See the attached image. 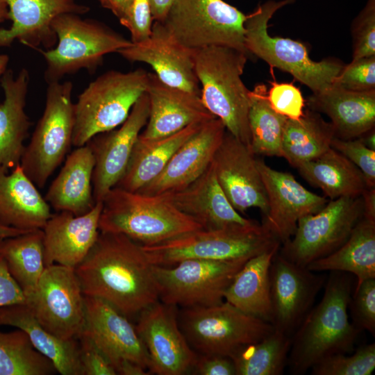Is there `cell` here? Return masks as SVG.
<instances>
[{"instance_id":"1","label":"cell","mask_w":375,"mask_h":375,"mask_svg":"<svg viewBox=\"0 0 375 375\" xmlns=\"http://www.w3.org/2000/svg\"><path fill=\"white\" fill-rule=\"evenodd\" d=\"M153 266L140 244L100 232L74 270L85 296L101 299L128 317L159 301Z\"/></svg>"},{"instance_id":"2","label":"cell","mask_w":375,"mask_h":375,"mask_svg":"<svg viewBox=\"0 0 375 375\" xmlns=\"http://www.w3.org/2000/svg\"><path fill=\"white\" fill-rule=\"evenodd\" d=\"M330 272L322 299L292 336L287 367L293 375L306 373L327 356L351 352L360 333L348 314L353 285L351 274Z\"/></svg>"},{"instance_id":"3","label":"cell","mask_w":375,"mask_h":375,"mask_svg":"<svg viewBox=\"0 0 375 375\" xmlns=\"http://www.w3.org/2000/svg\"><path fill=\"white\" fill-rule=\"evenodd\" d=\"M202 228L166 194H145L114 187L102 201L100 232L123 234L142 246L160 244Z\"/></svg>"},{"instance_id":"4","label":"cell","mask_w":375,"mask_h":375,"mask_svg":"<svg viewBox=\"0 0 375 375\" xmlns=\"http://www.w3.org/2000/svg\"><path fill=\"white\" fill-rule=\"evenodd\" d=\"M248 58L231 47H208L197 50L194 70L205 107L228 132L250 147V90L242 79Z\"/></svg>"},{"instance_id":"5","label":"cell","mask_w":375,"mask_h":375,"mask_svg":"<svg viewBox=\"0 0 375 375\" xmlns=\"http://www.w3.org/2000/svg\"><path fill=\"white\" fill-rule=\"evenodd\" d=\"M294 1L269 0L247 15L245 47L250 55L263 60L271 67L289 73L309 88L312 93H319L332 85L344 65L329 58L314 61L303 44L290 38L273 37L268 33V22L274 13Z\"/></svg>"},{"instance_id":"6","label":"cell","mask_w":375,"mask_h":375,"mask_svg":"<svg viewBox=\"0 0 375 375\" xmlns=\"http://www.w3.org/2000/svg\"><path fill=\"white\" fill-rule=\"evenodd\" d=\"M52 28L57 38L55 47L35 49L45 61L44 78L47 84L81 69L92 74L102 65L106 55L132 44L105 24L75 13L59 15L53 21Z\"/></svg>"},{"instance_id":"7","label":"cell","mask_w":375,"mask_h":375,"mask_svg":"<svg viewBox=\"0 0 375 375\" xmlns=\"http://www.w3.org/2000/svg\"><path fill=\"white\" fill-rule=\"evenodd\" d=\"M148 73L109 70L91 81L74 103L72 145L86 144L94 136L120 126L146 92Z\"/></svg>"},{"instance_id":"8","label":"cell","mask_w":375,"mask_h":375,"mask_svg":"<svg viewBox=\"0 0 375 375\" xmlns=\"http://www.w3.org/2000/svg\"><path fill=\"white\" fill-rule=\"evenodd\" d=\"M263 224L217 230L200 229L166 242L142 246L153 265L169 267L187 259L250 258L280 246Z\"/></svg>"},{"instance_id":"9","label":"cell","mask_w":375,"mask_h":375,"mask_svg":"<svg viewBox=\"0 0 375 375\" xmlns=\"http://www.w3.org/2000/svg\"><path fill=\"white\" fill-rule=\"evenodd\" d=\"M178 319L189 344L201 355L231 358L242 347L261 340L274 330L271 323L247 314L226 301L183 308Z\"/></svg>"},{"instance_id":"10","label":"cell","mask_w":375,"mask_h":375,"mask_svg":"<svg viewBox=\"0 0 375 375\" xmlns=\"http://www.w3.org/2000/svg\"><path fill=\"white\" fill-rule=\"evenodd\" d=\"M73 84L48 83L45 106L20 161V165L38 188L65 160L72 145L74 128Z\"/></svg>"},{"instance_id":"11","label":"cell","mask_w":375,"mask_h":375,"mask_svg":"<svg viewBox=\"0 0 375 375\" xmlns=\"http://www.w3.org/2000/svg\"><path fill=\"white\" fill-rule=\"evenodd\" d=\"M247 15L224 0H173L162 23L185 47H228L249 56L244 42Z\"/></svg>"},{"instance_id":"12","label":"cell","mask_w":375,"mask_h":375,"mask_svg":"<svg viewBox=\"0 0 375 375\" xmlns=\"http://www.w3.org/2000/svg\"><path fill=\"white\" fill-rule=\"evenodd\" d=\"M249 259H187L169 267L153 265L159 300L183 308L220 303Z\"/></svg>"},{"instance_id":"13","label":"cell","mask_w":375,"mask_h":375,"mask_svg":"<svg viewBox=\"0 0 375 375\" xmlns=\"http://www.w3.org/2000/svg\"><path fill=\"white\" fill-rule=\"evenodd\" d=\"M362 196L331 200L320 210L301 218L293 236L278 253L299 265L308 264L338 249L363 217Z\"/></svg>"},{"instance_id":"14","label":"cell","mask_w":375,"mask_h":375,"mask_svg":"<svg viewBox=\"0 0 375 375\" xmlns=\"http://www.w3.org/2000/svg\"><path fill=\"white\" fill-rule=\"evenodd\" d=\"M26 304L39 323L56 337L77 339L85 323V295L73 268L46 266Z\"/></svg>"},{"instance_id":"15","label":"cell","mask_w":375,"mask_h":375,"mask_svg":"<svg viewBox=\"0 0 375 375\" xmlns=\"http://www.w3.org/2000/svg\"><path fill=\"white\" fill-rule=\"evenodd\" d=\"M326 276L294 263L278 251L269 268L271 324L292 337L324 286Z\"/></svg>"},{"instance_id":"16","label":"cell","mask_w":375,"mask_h":375,"mask_svg":"<svg viewBox=\"0 0 375 375\" xmlns=\"http://www.w3.org/2000/svg\"><path fill=\"white\" fill-rule=\"evenodd\" d=\"M136 331L158 375H182L193 368L198 355L180 327L176 306L156 301L139 314Z\"/></svg>"},{"instance_id":"17","label":"cell","mask_w":375,"mask_h":375,"mask_svg":"<svg viewBox=\"0 0 375 375\" xmlns=\"http://www.w3.org/2000/svg\"><path fill=\"white\" fill-rule=\"evenodd\" d=\"M149 114V103L145 92L118 128L99 133L87 143L95 160L92 175L95 203L102 202L124 175L138 136L147 124Z\"/></svg>"},{"instance_id":"18","label":"cell","mask_w":375,"mask_h":375,"mask_svg":"<svg viewBox=\"0 0 375 375\" xmlns=\"http://www.w3.org/2000/svg\"><path fill=\"white\" fill-rule=\"evenodd\" d=\"M211 165L224 193L238 212L242 215L249 208H257L266 215L267 194L249 147L226 131Z\"/></svg>"},{"instance_id":"19","label":"cell","mask_w":375,"mask_h":375,"mask_svg":"<svg viewBox=\"0 0 375 375\" xmlns=\"http://www.w3.org/2000/svg\"><path fill=\"white\" fill-rule=\"evenodd\" d=\"M196 51L180 43L162 23L153 22L149 37L117 53L130 62L149 65L164 83L200 95Z\"/></svg>"},{"instance_id":"20","label":"cell","mask_w":375,"mask_h":375,"mask_svg":"<svg viewBox=\"0 0 375 375\" xmlns=\"http://www.w3.org/2000/svg\"><path fill=\"white\" fill-rule=\"evenodd\" d=\"M257 165L268 201L262 224L284 244L301 218L318 212L328 201L305 188L290 173L276 170L262 160L257 159Z\"/></svg>"},{"instance_id":"21","label":"cell","mask_w":375,"mask_h":375,"mask_svg":"<svg viewBox=\"0 0 375 375\" xmlns=\"http://www.w3.org/2000/svg\"><path fill=\"white\" fill-rule=\"evenodd\" d=\"M104 353L115 369L122 360L149 367L147 351L128 317L108 302L85 296V323L82 331ZM116 371V370H115Z\"/></svg>"},{"instance_id":"22","label":"cell","mask_w":375,"mask_h":375,"mask_svg":"<svg viewBox=\"0 0 375 375\" xmlns=\"http://www.w3.org/2000/svg\"><path fill=\"white\" fill-rule=\"evenodd\" d=\"M9 28H0V48L9 47L15 41L36 49L55 47L57 38L53 21L65 13L84 15L90 7L76 0H6Z\"/></svg>"},{"instance_id":"23","label":"cell","mask_w":375,"mask_h":375,"mask_svg":"<svg viewBox=\"0 0 375 375\" xmlns=\"http://www.w3.org/2000/svg\"><path fill=\"white\" fill-rule=\"evenodd\" d=\"M226 131L217 117L205 122L176 151L161 173L139 192L162 194L190 185L211 164Z\"/></svg>"},{"instance_id":"24","label":"cell","mask_w":375,"mask_h":375,"mask_svg":"<svg viewBox=\"0 0 375 375\" xmlns=\"http://www.w3.org/2000/svg\"><path fill=\"white\" fill-rule=\"evenodd\" d=\"M149 114L139 137L153 140L176 133L194 123L215 118L203 105L199 94L170 86L154 73H148L146 90Z\"/></svg>"},{"instance_id":"25","label":"cell","mask_w":375,"mask_h":375,"mask_svg":"<svg viewBox=\"0 0 375 375\" xmlns=\"http://www.w3.org/2000/svg\"><path fill=\"white\" fill-rule=\"evenodd\" d=\"M102 202L81 215L52 214L42 228L45 266L58 264L75 269L87 256L99 235Z\"/></svg>"},{"instance_id":"26","label":"cell","mask_w":375,"mask_h":375,"mask_svg":"<svg viewBox=\"0 0 375 375\" xmlns=\"http://www.w3.org/2000/svg\"><path fill=\"white\" fill-rule=\"evenodd\" d=\"M166 194L178 209L194 219L203 229L217 230L257 223L233 208L218 183L211 164L190 185Z\"/></svg>"},{"instance_id":"27","label":"cell","mask_w":375,"mask_h":375,"mask_svg":"<svg viewBox=\"0 0 375 375\" xmlns=\"http://www.w3.org/2000/svg\"><path fill=\"white\" fill-rule=\"evenodd\" d=\"M30 77L26 68L15 76L7 69L0 77L4 99L0 102V169L20 164L31 125L25 111Z\"/></svg>"},{"instance_id":"28","label":"cell","mask_w":375,"mask_h":375,"mask_svg":"<svg viewBox=\"0 0 375 375\" xmlns=\"http://www.w3.org/2000/svg\"><path fill=\"white\" fill-rule=\"evenodd\" d=\"M307 105L330 118L338 138H358L374 128L375 90L358 92L332 85L323 92L312 93Z\"/></svg>"},{"instance_id":"29","label":"cell","mask_w":375,"mask_h":375,"mask_svg":"<svg viewBox=\"0 0 375 375\" xmlns=\"http://www.w3.org/2000/svg\"><path fill=\"white\" fill-rule=\"evenodd\" d=\"M51 208L20 164L0 169V224L24 231L42 229Z\"/></svg>"},{"instance_id":"30","label":"cell","mask_w":375,"mask_h":375,"mask_svg":"<svg viewBox=\"0 0 375 375\" xmlns=\"http://www.w3.org/2000/svg\"><path fill=\"white\" fill-rule=\"evenodd\" d=\"M94 165V156L87 144L70 153L44 196L50 207L74 215L90 211L96 203L92 188Z\"/></svg>"},{"instance_id":"31","label":"cell","mask_w":375,"mask_h":375,"mask_svg":"<svg viewBox=\"0 0 375 375\" xmlns=\"http://www.w3.org/2000/svg\"><path fill=\"white\" fill-rule=\"evenodd\" d=\"M0 326L20 329L34 348L53 364L62 375H83L77 339L62 340L43 327L26 303L0 308Z\"/></svg>"},{"instance_id":"32","label":"cell","mask_w":375,"mask_h":375,"mask_svg":"<svg viewBox=\"0 0 375 375\" xmlns=\"http://www.w3.org/2000/svg\"><path fill=\"white\" fill-rule=\"evenodd\" d=\"M204 123L192 124L160 138L145 140L138 136L125 172L115 187L139 192L161 173L176 151Z\"/></svg>"},{"instance_id":"33","label":"cell","mask_w":375,"mask_h":375,"mask_svg":"<svg viewBox=\"0 0 375 375\" xmlns=\"http://www.w3.org/2000/svg\"><path fill=\"white\" fill-rule=\"evenodd\" d=\"M279 247L249 258L226 290L224 301L247 314L271 323L269 268Z\"/></svg>"},{"instance_id":"34","label":"cell","mask_w":375,"mask_h":375,"mask_svg":"<svg viewBox=\"0 0 375 375\" xmlns=\"http://www.w3.org/2000/svg\"><path fill=\"white\" fill-rule=\"evenodd\" d=\"M307 267L316 272L351 274L356 278V286L375 278V221L362 217L338 249L312 261Z\"/></svg>"},{"instance_id":"35","label":"cell","mask_w":375,"mask_h":375,"mask_svg":"<svg viewBox=\"0 0 375 375\" xmlns=\"http://www.w3.org/2000/svg\"><path fill=\"white\" fill-rule=\"evenodd\" d=\"M297 169L308 183L322 190L331 200L360 197L368 188L360 169L332 147Z\"/></svg>"},{"instance_id":"36","label":"cell","mask_w":375,"mask_h":375,"mask_svg":"<svg viewBox=\"0 0 375 375\" xmlns=\"http://www.w3.org/2000/svg\"><path fill=\"white\" fill-rule=\"evenodd\" d=\"M335 138L333 124L319 112L307 109L297 120L287 119L283 135V156L291 166L315 159L330 148Z\"/></svg>"},{"instance_id":"37","label":"cell","mask_w":375,"mask_h":375,"mask_svg":"<svg viewBox=\"0 0 375 375\" xmlns=\"http://www.w3.org/2000/svg\"><path fill=\"white\" fill-rule=\"evenodd\" d=\"M0 253L27 299L35 292L46 267L42 229L1 240Z\"/></svg>"},{"instance_id":"38","label":"cell","mask_w":375,"mask_h":375,"mask_svg":"<svg viewBox=\"0 0 375 375\" xmlns=\"http://www.w3.org/2000/svg\"><path fill=\"white\" fill-rule=\"evenodd\" d=\"M287 118L270 106L263 84L250 90L248 122L253 154L282 157V140Z\"/></svg>"},{"instance_id":"39","label":"cell","mask_w":375,"mask_h":375,"mask_svg":"<svg viewBox=\"0 0 375 375\" xmlns=\"http://www.w3.org/2000/svg\"><path fill=\"white\" fill-rule=\"evenodd\" d=\"M292 337L274 330L261 340L247 345L231 358L235 375H282L288 366Z\"/></svg>"},{"instance_id":"40","label":"cell","mask_w":375,"mask_h":375,"mask_svg":"<svg viewBox=\"0 0 375 375\" xmlns=\"http://www.w3.org/2000/svg\"><path fill=\"white\" fill-rule=\"evenodd\" d=\"M56 372L52 362L34 348L25 332L18 328L0 331V375H52Z\"/></svg>"},{"instance_id":"41","label":"cell","mask_w":375,"mask_h":375,"mask_svg":"<svg viewBox=\"0 0 375 375\" xmlns=\"http://www.w3.org/2000/svg\"><path fill=\"white\" fill-rule=\"evenodd\" d=\"M375 369V344L358 348L355 352L327 356L310 368L312 375H371Z\"/></svg>"},{"instance_id":"42","label":"cell","mask_w":375,"mask_h":375,"mask_svg":"<svg viewBox=\"0 0 375 375\" xmlns=\"http://www.w3.org/2000/svg\"><path fill=\"white\" fill-rule=\"evenodd\" d=\"M348 310L358 329L375 335V278L365 280L355 287Z\"/></svg>"},{"instance_id":"43","label":"cell","mask_w":375,"mask_h":375,"mask_svg":"<svg viewBox=\"0 0 375 375\" xmlns=\"http://www.w3.org/2000/svg\"><path fill=\"white\" fill-rule=\"evenodd\" d=\"M352 60L375 56V0H367L351 24Z\"/></svg>"},{"instance_id":"44","label":"cell","mask_w":375,"mask_h":375,"mask_svg":"<svg viewBox=\"0 0 375 375\" xmlns=\"http://www.w3.org/2000/svg\"><path fill=\"white\" fill-rule=\"evenodd\" d=\"M332 85L358 92L375 90V56L352 60L344 65Z\"/></svg>"},{"instance_id":"45","label":"cell","mask_w":375,"mask_h":375,"mask_svg":"<svg viewBox=\"0 0 375 375\" xmlns=\"http://www.w3.org/2000/svg\"><path fill=\"white\" fill-rule=\"evenodd\" d=\"M331 147L360 169L368 188H375V150L368 148L360 138L343 140L335 137Z\"/></svg>"},{"instance_id":"46","label":"cell","mask_w":375,"mask_h":375,"mask_svg":"<svg viewBox=\"0 0 375 375\" xmlns=\"http://www.w3.org/2000/svg\"><path fill=\"white\" fill-rule=\"evenodd\" d=\"M267 99L272 109L290 119H299L303 114L305 99L301 90L292 83H272Z\"/></svg>"},{"instance_id":"47","label":"cell","mask_w":375,"mask_h":375,"mask_svg":"<svg viewBox=\"0 0 375 375\" xmlns=\"http://www.w3.org/2000/svg\"><path fill=\"white\" fill-rule=\"evenodd\" d=\"M77 340L83 375L117 374L114 367L108 358L88 334L82 331Z\"/></svg>"},{"instance_id":"48","label":"cell","mask_w":375,"mask_h":375,"mask_svg":"<svg viewBox=\"0 0 375 375\" xmlns=\"http://www.w3.org/2000/svg\"><path fill=\"white\" fill-rule=\"evenodd\" d=\"M150 0H133L129 19L125 25L133 43L146 39L151 33L153 24Z\"/></svg>"},{"instance_id":"49","label":"cell","mask_w":375,"mask_h":375,"mask_svg":"<svg viewBox=\"0 0 375 375\" xmlns=\"http://www.w3.org/2000/svg\"><path fill=\"white\" fill-rule=\"evenodd\" d=\"M22 289L11 276L6 261L0 253V308L18 303H26Z\"/></svg>"},{"instance_id":"50","label":"cell","mask_w":375,"mask_h":375,"mask_svg":"<svg viewBox=\"0 0 375 375\" xmlns=\"http://www.w3.org/2000/svg\"><path fill=\"white\" fill-rule=\"evenodd\" d=\"M201 375H235V368L230 357L218 355L197 356L193 367Z\"/></svg>"},{"instance_id":"51","label":"cell","mask_w":375,"mask_h":375,"mask_svg":"<svg viewBox=\"0 0 375 375\" xmlns=\"http://www.w3.org/2000/svg\"><path fill=\"white\" fill-rule=\"evenodd\" d=\"M133 0H107V8L119 19L120 24L125 26L131 13Z\"/></svg>"},{"instance_id":"52","label":"cell","mask_w":375,"mask_h":375,"mask_svg":"<svg viewBox=\"0 0 375 375\" xmlns=\"http://www.w3.org/2000/svg\"><path fill=\"white\" fill-rule=\"evenodd\" d=\"M147 369L140 365L128 360H124L118 363L115 367L117 374L121 375H147Z\"/></svg>"},{"instance_id":"53","label":"cell","mask_w":375,"mask_h":375,"mask_svg":"<svg viewBox=\"0 0 375 375\" xmlns=\"http://www.w3.org/2000/svg\"><path fill=\"white\" fill-rule=\"evenodd\" d=\"M153 22H162L173 0H150Z\"/></svg>"},{"instance_id":"54","label":"cell","mask_w":375,"mask_h":375,"mask_svg":"<svg viewBox=\"0 0 375 375\" xmlns=\"http://www.w3.org/2000/svg\"><path fill=\"white\" fill-rule=\"evenodd\" d=\"M362 197L364 206L363 217L375 221V188H367Z\"/></svg>"},{"instance_id":"55","label":"cell","mask_w":375,"mask_h":375,"mask_svg":"<svg viewBox=\"0 0 375 375\" xmlns=\"http://www.w3.org/2000/svg\"><path fill=\"white\" fill-rule=\"evenodd\" d=\"M28 231L16 229L0 224V240L16 236Z\"/></svg>"},{"instance_id":"56","label":"cell","mask_w":375,"mask_h":375,"mask_svg":"<svg viewBox=\"0 0 375 375\" xmlns=\"http://www.w3.org/2000/svg\"><path fill=\"white\" fill-rule=\"evenodd\" d=\"M362 142L369 149L375 150L374 128L360 137Z\"/></svg>"},{"instance_id":"57","label":"cell","mask_w":375,"mask_h":375,"mask_svg":"<svg viewBox=\"0 0 375 375\" xmlns=\"http://www.w3.org/2000/svg\"><path fill=\"white\" fill-rule=\"evenodd\" d=\"M8 19V9L6 0H0V24Z\"/></svg>"},{"instance_id":"58","label":"cell","mask_w":375,"mask_h":375,"mask_svg":"<svg viewBox=\"0 0 375 375\" xmlns=\"http://www.w3.org/2000/svg\"><path fill=\"white\" fill-rule=\"evenodd\" d=\"M9 56L6 54H0V77L7 70L9 62Z\"/></svg>"},{"instance_id":"59","label":"cell","mask_w":375,"mask_h":375,"mask_svg":"<svg viewBox=\"0 0 375 375\" xmlns=\"http://www.w3.org/2000/svg\"><path fill=\"white\" fill-rule=\"evenodd\" d=\"M100 4L104 8H107V0H97Z\"/></svg>"},{"instance_id":"60","label":"cell","mask_w":375,"mask_h":375,"mask_svg":"<svg viewBox=\"0 0 375 375\" xmlns=\"http://www.w3.org/2000/svg\"></svg>"}]
</instances>
